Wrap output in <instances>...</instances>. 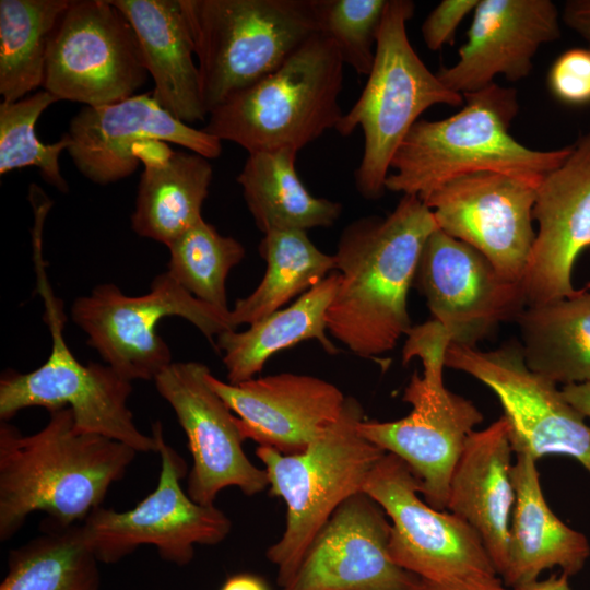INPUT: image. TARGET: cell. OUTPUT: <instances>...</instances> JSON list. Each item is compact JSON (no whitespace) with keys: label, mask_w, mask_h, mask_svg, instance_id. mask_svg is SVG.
I'll return each instance as SVG.
<instances>
[{"label":"cell","mask_w":590,"mask_h":590,"mask_svg":"<svg viewBox=\"0 0 590 590\" xmlns=\"http://www.w3.org/2000/svg\"><path fill=\"white\" fill-rule=\"evenodd\" d=\"M437 228L432 210L403 194L388 215L361 217L343 229L333 255L340 283L327 326L352 352L375 358L409 333V291L424 245Z\"/></svg>","instance_id":"cell-1"},{"label":"cell","mask_w":590,"mask_h":590,"mask_svg":"<svg viewBox=\"0 0 590 590\" xmlns=\"http://www.w3.org/2000/svg\"><path fill=\"white\" fill-rule=\"evenodd\" d=\"M138 453L122 442L75 432L69 408L50 411L46 425L31 435L1 422L0 541L13 538L35 511L61 526L81 523L103 506Z\"/></svg>","instance_id":"cell-2"},{"label":"cell","mask_w":590,"mask_h":590,"mask_svg":"<svg viewBox=\"0 0 590 590\" xmlns=\"http://www.w3.org/2000/svg\"><path fill=\"white\" fill-rule=\"evenodd\" d=\"M455 115L420 119L397 149L386 190L424 201L444 184L468 174H508L539 186L570 155L574 144L532 150L509 132L519 110L517 91L496 83L463 95Z\"/></svg>","instance_id":"cell-3"},{"label":"cell","mask_w":590,"mask_h":590,"mask_svg":"<svg viewBox=\"0 0 590 590\" xmlns=\"http://www.w3.org/2000/svg\"><path fill=\"white\" fill-rule=\"evenodd\" d=\"M343 66L334 43L318 32L274 72L213 108L201 129L248 154L298 152L343 117Z\"/></svg>","instance_id":"cell-4"},{"label":"cell","mask_w":590,"mask_h":590,"mask_svg":"<svg viewBox=\"0 0 590 590\" xmlns=\"http://www.w3.org/2000/svg\"><path fill=\"white\" fill-rule=\"evenodd\" d=\"M363 420L362 404L346 397L337 421L304 451L284 455L267 446L256 448L270 495L286 505L284 531L267 550L281 588L294 576L317 533L343 502L363 491L386 453L359 433Z\"/></svg>","instance_id":"cell-5"},{"label":"cell","mask_w":590,"mask_h":590,"mask_svg":"<svg viewBox=\"0 0 590 590\" xmlns=\"http://www.w3.org/2000/svg\"><path fill=\"white\" fill-rule=\"evenodd\" d=\"M208 113L319 32V0H180Z\"/></svg>","instance_id":"cell-6"},{"label":"cell","mask_w":590,"mask_h":590,"mask_svg":"<svg viewBox=\"0 0 590 590\" xmlns=\"http://www.w3.org/2000/svg\"><path fill=\"white\" fill-rule=\"evenodd\" d=\"M403 347V364L421 358L423 375L414 373L403 401L411 412L397 421L363 420L359 433L385 452L400 458L420 483V494L444 510L456 464L467 439L483 414L469 399L444 384L445 355L450 338L434 320L412 327Z\"/></svg>","instance_id":"cell-7"},{"label":"cell","mask_w":590,"mask_h":590,"mask_svg":"<svg viewBox=\"0 0 590 590\" xmlns=\"http://www.w3.org/2000/svg\"><path fill=\"white\" fill-rule=\"evenodd\" d=\"M414 9L411 0H388L366 85L335 127L342 137L358 127L363 131L364 150L354 178L356 190L368 200L384 196L390 162L420 116L434 105L464 104L463 95L445 86L413 49L406 23Z\"/></svg>","instance_id":"cell-8"},{"label":"cell","mask_w":590,"mask_h":590,"mask_svg":"<svg viewBox=\"0 0 590 590\" xmlns=\"http://www.w3.org/2000/svg\"><path fill=\"white\" fill-rule=\"evenodd\" d=\"M37 291L51 337L47 361L28 373L5 371L0 379V420L9 422L20 411L40 406L48 412L69 408L75 432L103 436L139 453L156 452L153 435L143 434L128 406L131 381L107 364H82L63 337L62 302L54 295L40 253L35 255Z\"/></svg>","instance_id":"cell-9"},{"label":"cell","mask_w":590,"mask_h":590,"mask_svg":"<svg viewBox=\"0 0 590 590\" xmlns=\"http://www.w3.org/2000/svg\"><path fill=\"white\" fill-rule=\"evenodd\" d=\"M170 316L191 322L212 344L215 335L235 330L228 316L196 298L167 271L154 278L148 294L129 296L106 283L71 306V318L86 333L87 344L131 382L154 380L173 363L169 346L156 331Z\"/></svg>","instance_id":"cell-10"},{"label":"cell","mask_w":590,"mask_h":590,"mask_svg":"<svg viewBox=\"0 0 590 590\" xmlns=\"http://www.w3.org/2000/svg\"><path fill=\"white\" fill-rule=\"evenodd\" d=\"M362 492L388 516L389 553L401 568L445 585L503 581L476 531L459 516L423 500L417 479L397 456L386 452L380 458Z\"/></svg>","instance_id":"cell-11"},{"label":"cell","mask_w":590,"mask_h":590,"mask_svg":"<svg viewBox=\"0 0 590 590\" xmlns=\"http://www.w3.org/2000/svg\"><path fill=\"white\" fill-rule=\"evenodd\" d=\"M152 435L161 457L155 489L129 510L101 506L81 522L83 541L99 563L114 564L141 545H153L163 560L186 566L196 545L219 544L232 530L221 509L196 503L182 488L188 467L166 442L161 422L152 425Z\"/></svg>","instance_id":"cell-12"},{"label":"cell","mask_w":590,"mask_h":590,"mask_svg":"<svg viewBox=\"0 0 590 590\" xmlns=\"http://www.w3.org/2000/svg\"><path fill=\"white\" fill-rule=\"evenodd\" d=\"M149 72L138 36L109 0H75L49 42L44 90L98 107L132 97Z\"/></svg>","instance_id":"cell-13"},{"label":"cell","mask_w":590,"mask_h":590,"mask_svg":"<svg viewBox=\"0 0 590 590\" xmlns=\"http://www.w3.org/2000/svg\"><path fill=\"white\" fill-rule=\"evenodd\" d=\"M445 366L463 371L498 398L509 425L514 453L529 452L535 460L564 455L590 474V426L563 396L557 385L530 370L517 341L493 351L450 343Z\"/></svg>","instance_id":"cell-14"},{"label":"cell","mask_w":590,"mask_h":590,"mask_svg":"<svg viewBox=\"0 0 590 590\" xmlns=\"http://www.w3.org/2000/svg\"><path fill=\"white\" fill-rule=\"evenodd\" d=\"M209 373L202 363L177 362L153 380L188 440L192 467L186 491L191 499L204 506L214 505L219 493L231 486L246 496L269 486L266 470L246 456L237 416L208 384Z\"/></svg>","instance_id":"cell-15"},{"label":"cell","mask_w":590,"mask_h":590,"mask_svg":"<svg viewBox=\"0 0 590 590\" xmlns=\"http://www.w3.org/2000/svg\"><path fill=\"white\" fill-rule=\"evenodd\" d=\"M536 186L479 172L457 177L423 202L438 228L480 251L510 282L520 283L534 241Z\"/></svg>","instance_id":"cell-16"},{"label":"cell","mask_w":590,"mask_h":590,"mask_svg":"<svg viewBox=\"0 0 590 590\" xmlns=\"http://www.w3.org/2000/svg\"><path fill=\"white\" fill-rule=\"evenodd\" d=\"M414 284L451 343L476 347L527 307L520 283L504 279L470 245L437 228L427 238Z\"/></svg>","instance_id":"cell-17"},{"label":"cell","mask_w":590,"mask_h":590,"mask_svg":"<svg viewBox=\"0 0 590 590\" xmlns=\"http://www.w3.org/2000/svg\"><path fill=\"white\" fill-rule=\"evenodd\" d=\"M391 523L370 496L343 502L281 590H412L418 577L389 553Z\"/></svg>","instance_id":"cell-18"},{"label":"cell","mask_w":590,"mask_h":590,"mask_svg":"<svg viewBox=\"0 0 590 590\" xmlns=\"http://www.w3.org/2000/svg\"><path fill=\"white\" fill-rule=\"evenodd\" d=\"M532 215L538 231L520 282L527 306L571 297L574 264L590 248V131L538 186Z\"/></svg>","instance_id":"cell-19"},{"label":"cell","mask_w":590,"mask_h":590,"mask_svg":"<svg viewBox=\"0 0 590 590\" xmlns=\"http://www.w3.org/2000/svg\"><path fill=\"white\" fill-rule=\"evenodd\" d=\"M67 133V151L74 166L98 185L121 180L138 168L133 148L142 140L174 143L209 160L222 152L221 140L177 120L152 93L110 105L84 106L71 119Z\"/></svg>","instance_id":"cell-20"},{"label":"cell","mask_w":590,"mask_h":590,"mask_svg":"<svg viewBox=\"0 0 590 590\" xmlns=\"http://www.w3.org/2000/svg\"><path fill=\"white\" fill-rule=\"evenodd\" d=\"M560 19L551 0H479L457 62L436 74L461 95L489 86L497 75L520 81L540 47L560 37Z\"/></svg>","instance_id":"cell-21"},{"label":"cell","mask_w":590,"mask_h":590,"mask_svg":"<svg viewBox=\"0 0 590 590\" xmlns=\"http://www.w3.org/2000/svg\"><path fill=\"white\" fill-rule=\"evenodd\" d=\"M206 380L236 413L245 440L284 455L304 451L337 421L346 399L333 384L303 374L281 373L234 385L209 373Z\"/></svg>","instance_id":"cell-22"},{"label":"cell","mask_w":590,"mask_h":590,"mask_svg":"<svg viewBox=\"0 0 590 590\" xmlns=\"http://www.w3.org/2000/svg\"><path fill=\"white\" fill-rule=\"evenodd\" d=\"M512 453L504 416L472 432L453 470L446 506L476 531L500 577L507 565L516 499Z\"/></svg>","instance_id":"cell-23"},{"label":"cell","mask_w":590,"mask_h":590,"mask_svg":"<svg viewBox=\"0 0 590 590\" xmlns=\"http://www.w3.org/2000/svg\"><path fill=\"white\" fill-rule=\"evenodd\" d=\"M512 481L516 493L511 514L505 586L512 589L535 581L540 574L559 567L568 577L578 574L590 556L581 532L564 523L547 505L536 460L527 451L516 452Z\"/></svg>","instance_id":"cell-24"},{"label":"cell","mask_w":590,"mask_h":590,"mask_svg":"<svg viewBox=\"0 0 590 590\" xmlns=\"http://www.w3.org/2000/svg\"><path fill=\"white\" fill-rule=\"evenodd\" d=\"M132 25L153 98L184 123L203 122L204 108L194 46L180 0H109Z\"/></svg>","instance_id":"cell-25"},{"label":"cell","mask_w":590,"mask_h":590,"mask_svg":"<svg viewBox=\"0 0 590 590\" xmlns=\"http://www.w3.org/2000/svg\"><path fill=\"white\" fill-rule=\"evenodd\" d=\"M340 283L331 273L294 303L256 321L245 331L228 330L217 337L229 384L255 378L278 352L306 340H316L329 354L339 349L327 337V311Z\"/></svg>","instance_id":"cell-26"},{"label":"cell","mask_w":590,"mask_h":590,"mask_svg":"<svg viewBox=\"0 0 590 590\" xmlns=\"http://www.w3.org/2000/svg\"><path fill=\"white\" fill-rule=\"evenodd\" d=\"M297 152L292 149L256 152L237 176L256 226L263 233L332 226L342 204L311 194L299 179Z\"/></svg>","instance_id":"cell-27"},{"label":"cell","mask_w":590,"mask_h":590,"mask_svg":"<svg viewBox=\"0 0 590 590\" xmlns=\"http://www.w3.org/2000/svg\"><path fill=\"white\" fill-rule=\"evenodd\" d=\"M528 368L554 384L590 382V292L527 306L516 320Z\"/></svg>","instance_id":"cell-28"},{"label":"cell","mask_w":590,"mask_h":590,"mask_svg":"<svg viewBox=\"0 0 590 590\" xmlns=\"http://www.w3.org/2000/svg\"><path fill=\"white\" fill-rule=\"evenodd\" d=\"M212 176L209 158L191 151H174L166 163L144 167L132 229L142 237L170 244L202 217Z\"/></svg>","instance_id":"cell-29"},{"label":"cell","mask_w":590,"mask_h":590,"mask_svg":"<svg viewBox=\"0 0 590 590\" xmlns=\"http://www.w3.org/2000/svg\"><path fill=\"white\" fill-rule=\"evenodd\" d=\"M259 253L266 272L256 290L237 299L229 312L232 327L259 321L302 295L335 269V259L319 250L302 229L264 234Z\"/></svg>","instance_id":"cell-30"},{"label":"cell","mask_w":590,"mask_h":590,"mask_svg":"<svg viewBox=\"0 0 590 590\" xmlns=\"http://www.w3.org/2000/svg\"><path fill=\"white\" fill-rule=\"evenodd\" d=\"M98 564L83 541L81 523L46 519L39 535L10 551L0 590H98Z\"/></svg>","instance_id":"cell-31"},{"label":"cell","mask_w":590,"mask_h":590,"mask_svg":"<svg viewBox=\"0 0 590 590\" xmlns=\"http://www.w3.org/2000/svg\"><path fill=\"white\" fill-rule=\"evenodd\" d=\"M70 0L0 1V95L16 102L44 85L49 42Z\"/></svg>","instance_id":"cell-32"},{"label":"cell","mask_w":590,"mask_h":590,"mask_svg":"<svg viewBox=\"0 0 590 590\" xmlns=\"http://www.w3.org/2000/svg\"><path fill=\"white\" fill-rule=\"evenodd\" d=\"M166 247L167 272L196 298L229 317L226 279L243 261L245 247L237 239L221 235L202 217Z\"/></svg>","instance_id":"cell-33"},{"label":"cell","mask_w":590,"mask_h":590,"mask_svg":"<svg viewBox=\"0 0 590 590\" xmlns=\"http://www.w3.org/2000/svg\"><path fill=\"white\" fill-rule=\"evenodd\" d=\"M58 98L43 90L16 102L0 104V174L35 166L44 180L61 192L69 186L61 175L59 156L68 150L70 138L64 133L52 144L42 143L35 123L43 111Z\"/></svg>","instance_id":"cell-34"},{"label":"cell","mask_w":590,"mask_h":590,"mask_svg":"<svg viewBox=\"0 0 590 590\" xmlns=\"http://www.w3.org/2000/svg\"><path fill=\"white\" fill-rule=\"evenodd\" d=\"M388 0H319V32L337 46L344 63L369 75Z\"/></svg>","instance_id":"cell-35"},{"label":"cell","mask_w":590,"mask_h":590,"mask_svg":"<svg viewBox=\"0 0 590 590\" xmlns=\"http://www.w3.org/2000/svg\"><path fill=\"white\" fill-rule=\"evenodd\" d=\"M547 85L564 104H590V48L576 47L560 54L548 71Z\"/></svg>","instance_id":"cell-36"},{"label":"cell","mask_w":590,"mask_h":590,"mask_svg":"<svg viewBox=\"0 0 590 590\" xmlns=\"http://www.w3.org/2000/svg\"><path fill=\"white\" fill-rule=\"evenodd\" d=\"M479 0H442L422 24V36L432 51L440 50L455 42V34L462 20L473 12Z\"/></svg>","instance_id":"cell-37"},{"label":"cell","mask_w":590,"mask_h":590,"mask_svg":"<svg viewBox=\"0 0 590 590\" xmlns=\"http://www.w3.org/2000/svg\"><path fill=\"white\" fill-rule=\"evenodd\" d=\"M566 26L581 36L590 48V0H569L560 14Z\"/></svg>","instance_id":"cell-38"},{"label":"cell","mask_w":590,"mask_h":590,"mask_svg":"<svg viewBox=\"0 0 590 590\" xmlns=\"http://www.w3.org/2000/svg\"><path fill=\"white\" fill-rule=\"evenodd\" d=\"M562 393L585 417L590 418V382L564 386Z\"/></svg>","instance_id":"cell-39"},{"label":"cell","mask_w":590,"mask_h":590,"mask_svg":"<svg viewBox=\"0 0 590 590\" xmlns=\"http://www.w3.org/2000/svg\"><path fill=\"white\" fill-rule=\"evenodd\" d=\"M220 590H270L260 576L253 574H237L228 577Z\"/></svg>","instance_id":"cell-40"},{"label":"cell","mask_w":590,"mask_h":590,"mask_svg":"<svg viewBox=\"0 0 590 590\" xmlns=\"http://www.w3.org/2000/svg\"><path fill=\"white\" fill-rule=\"evenodd\" d=\"M412 590H507L504 581L493 585H445L418 579Z\"/></svg>","instance_id":"cell-41"},{"label":"cell","mask_w":590,"mask_h":590,"mask_svg":"<svg viewBox=\"0 0 590 590\" xmlns=\"http://www.w3.org/2000/svg\"><path fill=\"white\" fill-rule=\"evenodd\" d=\"M514 590H571L569 577L563 573L552 575L543 580H535L515 588Z\"/></svg>","instance_id":"cell-42"},{"label":"cell","mask_w":590,"mask_h":590,"mask_svg":"<svg viewBox=\"0 0 590 590\" xmlns=\"http://www.w3.org/2000/svg\"><path fill=\"white\" fill-rule=\"evenodd\" d=\"M590 249V248H589ZM586 290H588L590 292V282L586 285L585 287Z\"/></svg>","instance_id":"cell-43"}]
</instances>
